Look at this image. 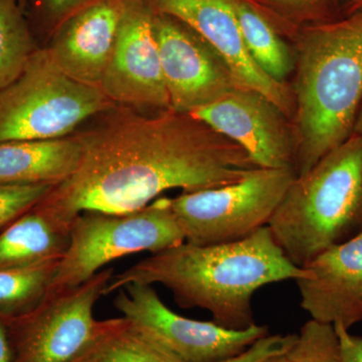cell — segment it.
Segmentation results:
<instances>
[{"mask_svg":"<svg viewBox=\"0 0 362 362\" xmlns=\"http://www.w3.org/2000/svg\"><path fill=\"white\" fill-rule=\"evenodd\" d=\"M76 135L83 148L77 170L33 207L66 230L84 211L132 213L168 190L225 187L258 168L237 143L173 109L144 114L115 105Z\"/></svg>","mask_w":362,"mask_h":362,"instance_id":"1","label":"cell"},{"mask_svg":"<svg viewBox=\"0 0 362 362\" xmlns=\"http://www.w3.org/2000/svg\"><path fill=\"white\" fill-rule=\"evenodd\" d=\"M303 276L304 269L287 258L266 226L237 242L207 246L183 242L151 254L114 275L104 295L131 283L162 285L181 308L204 309L221 327L244 330L256 324L255 293Z\"/></svg>","mask_w":362,"mask_h":362,"instance_id":"2","label":"cell"},{"mask_svg":"<svg viewBox=\"0 0 362 362\" xmlns=\"http://www.w3.org/2000/svg\"><path fill=\"white\" fill-rule=\"evenodd\" d=\"M294 42L295 173L354 134L362 104V11L303 26Z\"/></svg>","mask_w":362,"mask_h":362,"instance_id":"3","label":"cell"},{"mask_svg":"<svg viewBox=\"0 0 362 362\" xmlns=\"http://www.w3.org/2000/svg\"><path fill=\"white\" fill-rule=\"evenodd\" d=\"M294 265L362 232V136L352 134L296 175L268 223Z\"/></svg>","mask_w":362,"mask_h":362,"instance_id":"4","label":"cell"},{"mask_svg":"<svg viewBox=\"0 0 362 362\" xmlns=\"http://www.w3.org/2000/svg\"><path fill=\"white\" fill-rule=\"evenodd\" d=\"M114 106L101 88L62 71L47 49H35L20 77L0 90V142L66 137Z\"/></svg>","mask_w":362,"mask_h":362,"instance_id":"5","label":"cell"},{"mask_svg":"<svg viewBox=\"0 0 362 362\" xmlns=\"http://www.w3.org/2000/svg\"><path fill=\"white\" fill-rule=\"evenodd\" d=\"M69 235L68 249L49 293L77 287L117 259L142 252L156 254L185 242L169 197H159L132 213L84 211L71 221Z\"/></svg>","mask_w":362,"mask_h":362,"instance_id":"6","label":"cell"},{"mask_svg":"<svg viewBox=\"0 0 362 362\" xmlns=\"http://www.w3.org/2000/svg\"><path fill=\"white\" fill-rule=\"evenodd\" d=\"M296 173L255 168L244 180L225 187L181 192L171 209L189 244H226L246 239L275 213Z\"/></svg>","mask_w":362,"mask_h":362,"instance_id":"7","label":"cell"},{"mask_svg":"<svg viewBox=\"0 0 362 362\" xmlns=\"http://www.w3.org/2000/svg\"><path fill=\"white\" fill-rule=\"evenodd\" d=\"M114 276V269L98 272L83 284L47 293L25 315L6 321L13 362H71L99 327L94 308Z\"/></svg>","mask_w":362,"mask_h":362,"instance_id":"8","label":"cell"},{"mask_svg":"<svg viewBox=\"0 0 362 362\" xmlns=\"http://www.w3.org/2000/svg\"><path fill=\"white\" fill-rule=\"evenodd\" d=\"M114 307L183 362H220L244 352L270 334L268 326L226 329L214 321L194 320L175 313L153 286L131 283L119 290Z\"/></svg>","mask_w":362,"mask_h":362,"instance_id":"9","label":"cell"},{"mask_svg":"<svg viewBox=\"0 0 362 362\" xmlns=\"http://www.w3.org/2000/svg\"><path fill=\"white\" fill-rule=\"evenodd\" d=\"M153 28L173 110L192 114L239 87L223 57L187 23L156 11Z\"/></svg>","mask_w":362,"mask_h":362,"instance_id":"10","label":"cell"},{"mask_svg":"<svg viewBox=\"0 0 362 362\" xmlns=\"http://www.w3.org/2000/svg\"><path fill=\"white\" fill-rule=\"evenodd\" d=\"M154 16L149 0H126L115 47L100 87L118 106L139 111L171 109L154 35Z\"/></svg>","mask_w":362,"mask_h":362,"instance_id":"11","label":"cell"},{"mask_svg":"<svg viewBox=\"0 0 362 362\" xmlns=\"http://www.w3.org/2000/svg\"><path fill=\"white\" fill-rule=\"evenodd\" d=\"M192 115L240 145L257 168L294 169L291 119L261 93L237 87Z\"/></svg>","mask_w":362,"mask_h":362,"instance_id":"12","label":"cell"},{"mask_svg":"<svg viewBox=\"0 0 362 362\" xmlns=\"http://www.w3.org/2000/svg\"><path fill=\"white\" fill-rule=\"evenodd\" d=\"M156 13L187 23L230 66L237 84L261 93L292 119L295 98L291 84L273 80L247 51L230 0H149Z\"/></svg>","mask_w":362,"mask_h":362,"instance_id":"13","label":"cell"},{"mask_svg":"<svg viewBox=\"0 0 362 362\" xmlns=\"http://www.w3.org/2000/svg\"><path fill=\"white\" fill-rule=\"evenodd\" d=\"M297 279L300 306L311 319L347 329L362 321V232L328 247Z\"/></svg>","mask_w":362,"mask_h":362,"instance_id":"14","label":"cell"},{"mask_svg":"<svg viewBox=\"0 0 362 362\" xmlns=\"http://www.w3.org/2000/svg\"><path fill=\"white\" fill-rule=\"evenodd\" d=\"M126 0H97L62 21L47 47L66 75L101 87L115 47Z\"/></svg>","mask_w":362,"mask_h":362,"instance_id":"15","label":"cell"},{"mask_svg":"<svg viewBox=\"0 0 362 362\" xmlns=\"http://www.w3.org/2000/svg\"><path fill=\"white\" fill-rule=\"evenodd\" d=\"M82 153V143L76 134L0 142V183L56 187L76 173Z\"/></svg>","mask_w":362,"mask_h":362,"instance_id":"16","label":"cell"},{"mask_svg":"<svg viewBox=\"0 0 362 362\" xmlns=\"http://www.w3.org/2000/svg\"><path fill=\"white\" fill-rule=\"evenodd\" d=\"M69 240V230L33 209L0 233V270L58 261Z\"/></svg>","mask_w":362,"mask_h":362,"instance_id":"17","label":"cell"},{"mask_svg":"<svg viewBox=\"0 0 362 362\" xmlns=\"http://www.w3.org/2000/svg\"><path fill=\"white\" fill-rule=\"evenodd\" d=\"M71 362H183L126 317L100 320L94 337Z\"/></svg>","mask_w":362,"mask_h":362,"instance_id":"18","label":"cell"},{"mask_svg":"<svg viewBox=\"0 0 362 362\" xmlns=\"http://www.w3.org/2000/svg\"><path fill=\"white\" fill-rule=\"evenodd\" d=\"M247 51L269 77L280 83L294 73V49L251 0H230Z\"/></svg>","mask_w":362,"mask_h":362,"instance_id":"19","label":"cell"},{"mask_svg":"<svg viewBox=\"0 0 362 362\" xmlns=\"http://www.w3.org/2000/svg\"><path fill=\"white\" fill-rule=\"evenodd\" d=\"M59 261L0 270V317L11 320L39 306L49 293Z\"/></svg>","mask_w":362,"mask_h":362,"instance_id":"20","label":"cell"},{"mask_svg":"<svg viewBox=\"0 0 362 362\" xmlns=\"http://www.w3.org/2000/svg\"><path fill=\"white\" fill-rule=\"evenodd\" d=\"M35 49L18 0H0V90L20 77Z\"/></svg>","mask_w":362,"mask_h":362,"instance_id":"21","label":"cell"},{"mask_svg":"<svg viewBox=\"0 0 362 362\" xmlns=\"http://www.w3.org/2000/svg\"><path fill=\"white\" fill-rule=\"evenodd\" d=\"M282 35L292 40L303 26L337 20L341 0H251Z\"/></svg>","mask_w":362,"mask_h":362,"instance_id":"22","label":"cell"},{"mask_svg":"<svg viewBox=\"0 0 362 362\" xmlns=\"http://www.w3.org/2000/svg\"><path fill=\"white\" fill-rule=\"evenodd\" d=\"M288 362H343L334 326L309 320L286 354Z\"/></svg>","mask_w":362,"mask_h":362,"instance_id":"23","label":"cell"},{"mask_svg":"<svg viewBox=\"0 0 362 362\" xmlns=\"http://www.w3.org/2000/svg\"><path fill=\"white\" fill-rule=\"evenodd\" d=\"M52 187L49 185L0 183V233L32 211Z\"/></svg>","mask_w":362,"mask_h":362,"instance_id":"24","label":"cell"},{"mask_svg":"<svg viewBox=\"0 0 362 362\" xmlns=\"http://www.w3.org/2000/svg\"><path fill=\"white\" fill-rule=\"evenodd\" d=\"M296 337L297 334H268L252 343L239 356L220 362H265L272 357L287 354Z\"/></svg>","mask_w":362,"mask_h":362,"instance_id":"25","label":"cell"},{"mask_svg":"<svg viewBox=\"0 0 362 362\" xmlns=\"http://www.w3.org/2000/svg\"><path fill=\"white\" fill-rule=\"evenodd\" d=\"M334 326L343 362H362V337L352 335L341 324Z\"/></svg>","mask_w":362,"mask_h":362,"instance_id":"26","label":"cell"},{"mask_svg":"<svg viewBox=\"0 0 362 362\" xmlns=\"http://www.w3.org/2000/svg\"><path fill=\"white\" fill-rule=\"evenodd\" d=\"M95 1L97 0H45L52 18L61 21Z\"/></svg>","mask_w":362,"mask_h":362,"instance_id":"27","label":"cell"},{"mask_svg":"<svg viewBox=\"0 0 362 362\" xmlns=\"http://www.w3.org/2000/svg\"><path fill=\"white\" fill-rule=\"evenodd\" d=\"M0 362H13V350L6 320L0 317Z\"/></svg>","mask_w":362,"mask_h":362,"instance_id":"28","label":"cell"},{"mask_svg":"<svg viewBox=\"0 0 362 362\" xmlns=\"http://www.w3.org/2000/svg\"><path fill=\"white\" fill-rule=\"evenodd\" d=\"M362 11V0H341L340 13L342 16H350Z\"/></svg>","mask_w":362,"mask_h":362,"instance_id":"29","label":"cell"},{"mask_svg":"<svg viewBox=\"0 0 362 362\" xmlns=\"http://www.w3.org/2000/svg\"><path fill=\"white\" fill-rule=\"evenodd\" d=\"M354 134L362 136V104L358 114H357L356 124H354Z\"/></svg>","mask_w":362,"mask_h":362,"instance_id":"30","label":"cell"},{"mask_svg":"<svg viewBox=\"0 0 362 362\" xmlns=\"http://www.w3.org/2000/svg\"><path fill=\"white\" fill-rule=\"evenodd\" d=\"M265 362H288L287 357H286V354H283V356H278L275 357H272V358L268 359Z\"/></svg>","mask_w":362,"mask_h":362,"instance_id":"31","label":"cell"}]
</instances>
